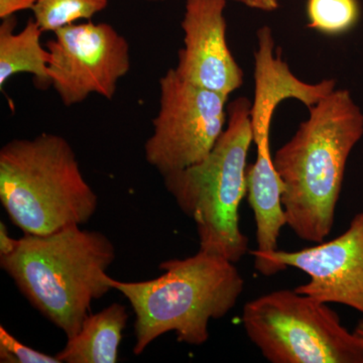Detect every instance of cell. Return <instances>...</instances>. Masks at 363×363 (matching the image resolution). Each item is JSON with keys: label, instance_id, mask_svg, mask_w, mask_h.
Returning <instances> with one entry per match:
<instances>
[{"label": "cell", "instance_id": "1", "mask_svg": "<svg viewBox=\"0 0 363 363\" xmlns=\"http://www.w3.org/2000/svg\"><path fill=\"white\" fill-rule=\"evenodd\" d=\"M309 113L272 159L286 225L300 240L320 243L333 228L346 164L363 136V113L350 91L337 88Z\"/></svg>", "mask_w": 363, "mask_h": 363}, {"label": "cell", "instance_id": "2", "mask_svg": "<svg viewBox=\"0 0 363 363\" xmlns=\"http://www.w3.org/2000/svg\"><path fill=\"white\" fill-rule=\"evenodd\" d=\"M116 247L105 234L66 227L45 235L25 234L0 266L43 315L74 337L90 314L93 301L112 290L107 269Z\"/></svg>", "mask_w": 363, "mask_h": 363}, {"label": "cell", "instance_id": "3", "mask_svg": "<svg viewBox=\"0 0 363 363\" xmlns=\"http://www.w3.org/2000/svg\"><path fill=\"white\" fill-rule=\"evenodd\" d=\"M160 269L164 274L150 281L109 278L112 290L123 294L135 312V355L169 332H175L181 343H206L210 321L225 317L245 289L235 264L202 250L187 259L166 260Z\"/></svg>", "mask_w": 363, "mask_h": 363}, {"label": "cell", "instance_id": "4", "mask_svg": "<svg viewBox=\"0 0 363 363\" xmlns=\"http://www.w3.org/2000/svg\"><path fill=\"white\" fill-rule=\"evenodd\" d=\"M0 202L14 225L32 235L83 225L98 207L70 143L49 133L1 147Z\"/></svg>", "mask_w": 363, "mask_h": 363}, {"label": "cell", "instance_id": "5", "mask_svg": "<svg viewBox=\"0 0 363 363\" xmlns=\"http://www.w3.org/2000/svg\"><path fill=\"white\" fill-rule=\"evenodd\" d=\"M252 102L234 99L227 124L202 162L162 177L177 205L194 221L199 250L238 264L248 252L240 209L247 193V157L253 142Z\"/></svg>", "mask_w": 363, "mask_h": 363}, {"label": "cell", "instance_id": "6", "mask_svg": "<svg viewBox=\"0 0 363 363\" xmlns=\"http://www.w3.org/2000/svg\"><path fill=\"white\" fill-rule=\"evenodd\" d=\"M247 336L272 363H363V341L326 303L279 290L245 305Z\"/></svg>", "mask_w": 363, "mask_h": 363}, {"label": "cell", "instance_id": "7", "mask_svg": "<svg viewBox=\"0 0 363 363\" xmlns=\"http://www.w3.org/2000/svg\"><path fill=\"white\" fill-rule=\"evenodd\" d=\"M160 107L145 145L147 164L162 177L202 162L225 130L228 98L169 69L160 78Z\"/></svg>", "mask_w": 363, "mask_h": 363}, {"label": "cell", "instance_id": "8", "mask_svg": "<svg viewBox=\"0 0 363 363\" xmlns=\"http://www.w3.org/2000/svg\"><path fill=\"white\" fill-rule=\"evenodd\" d=\"M45 44L51 84L67 107L91 94L112 100L130 70V44L111 23H76L60 28Z\"/></svg>", "mask_w": 363, "mask_h": 363}, {"label": "cell", "instance_id": "9", "mask_svg": "<svg viewBox=\"0 0 363 363\" xmlns=\"http://www.w3.org/2000/svg\"><path fill=\"white\" fill-rule=\"evenodd\" d=\"M255 269L271 277L288 267L300 269L309 281L294 290L320 302L340 304L363 314V211L341 235L298 252H250Z\"/></svg>", "mask_w": 363, "mask_h": 363}, {"label": "cell", "instance_id": "10", "mask_svg": "<svg viewBox=\"0 0 363 363\" xmlns=\"http://www.w3.org/2000/svg\"><path fill=\"white\" fill-rule=\"evenodd\" d=\"M226 0H186L184 47L175 71L193 84L229 98L243 84L242 69L227 44Z\"/></svg>", "mask_w": 363, "mask_h": 363}, {"label": "cell", "instance_id": "11", "mask_svg": "<svg viewBox=\"0 0 363 363\" xmlns=\"http://www.w3.org/2000/svg\"><path fill=\"white\" fill-rule=\"evenodd\" d=\"M276 109L257 106L252 109L253 142L257 145V160L247 168V200L255 215L257 248L264 255L279 250L281 229L286 225L284 210V187L274 168L269 135Z\"/></svg>", "mask_w": 363, "mask_h": 363}, {"label": "cell", "instance_id": "12", "mask_svg": "<svg viewBox=\"0 0 363 363\" xmlns=\"http://www.w3.org/2000/svg\"><path fill=\"white\" fill-rule=\"evenodd\" d=\"M0 23V90L4 91L9 79L18 74H30L39 89H48L51 84L50 52L40 43L42 30L35 18L26 21L21 32L16 33V16L1 20Z\"/></svg>", "mask_w": 363, "mask_h": 363}, {"label": "cell", "instance_id": "13", "mask_svg": "<svg viewBox=\"0 0 363 363\" xmlns=\"http://www.w3.org/2000/svg\"><path fill=\"white\" fill-rule=\"evenodd\" d=\"M128 315L125 306L113 303L96 314L88 315L80 331L57 353L66 363H116Z\"/></svg>", "mask_w": 363, "mask_h": 363}, {"label": "cell", "instance_id": "14", "mask_svg": "<svg viewBox=\"0 0 363 363\" xmlns=\"http://www.w3.org/2000/svg\"><path fill=\"white\" fill-rule=\"evenodd\" d=\"M308 28L327 37L354 30L362 18L359 0H307Z\"/></svg>", "mask_w": 363, "mask_h": 363}, {"label": "cell", "instance_id": "15", "mask_svg": "<svg viewBox=\"0 0 363 363\" xmlns=\"http://www.w3.org/2000/svg\"><path fill=\"white\" fill-rule=\"evenodd\" d=\"M108 6V0H39L33 18L43 32L56 33L79 21H90Z\"/></svg>", "mask_w": 363, "mask_h": 363}, {"label": "cell", "instance_id": "16", "mask_svg": "<svg viewBox=\"0 0 363 363\" xmlns=\"http://www.w3.org/2000/svg\"><path fill=\"white\" fill-rule=\"evenodd\" d=\"M0 362L4 363H61L58 358L25 345L0 326Z\"/></svg>", "mask_w": 363, "mask_h": 363}, {"label": "cell", "instance_id": "17", "mask_svg": "<svg viewBox=\"0 0 363 363\" xmlns=\"http://www.w3.org/2000/svg\"><path fill=\"white\" fill-rule=\"evenodd\" d=\"M39 0H0V18L16 16L20 11H33Z\"/></svg>", "mask_w": 363, "mask_h": 363}, {"label": "cell", "instance_id": "18", "mask_svg": "<svg viewBox=\"0 0 363 363\" xmlns=\"http://www.w3.org/2000/svg\"><path fill=\"white\" fill-rule=\"evenodd\" d=\"M18 240L11 238L6 224L0 222V257H6L13 253L18 247Z\"/></svg>", "mask_w": 363, "mask_h": 363}, {"label": "cell", "instance_id": "19", "mask_svg": "<svg viewBox=\"0 0 363 363\" xmlns=\"http://www.w3.org/2000/svg\"><path fill=\"white\" fill-rule=\"evenodd\" d=\"M235 2L245 4L250 9L262 11H274L279 9V0H233Z\"/></svg>", "mask_w": 363, "mask_h": 363}, {"label": "cell", "instance_id": "20", "mask_svg": "<svg viewBox=\"0 0 363 363\" xmlns=\"http://www.w3.org/2000/svg\"><path fill=\"white\" fill-rule=\"evenodd\" d=\"M354 333L363 341V318L355 327Z\"/></svg>", "mask_w": 363, "mask_h": 363}, {"label": "cell", "instance_id": "21", "mask_svg": "<svg viewBox=\"0 0 363 363\" xmlns=\"http://www.w3.org/2000/svg\"><path fill=\"white\" fill-rule=\"evenodd\" d=\"M145 1H150V2H160V1H162V0H145Z\"/></svg>", "mask_w": 363, "mask_h": 363}]
</instances>
